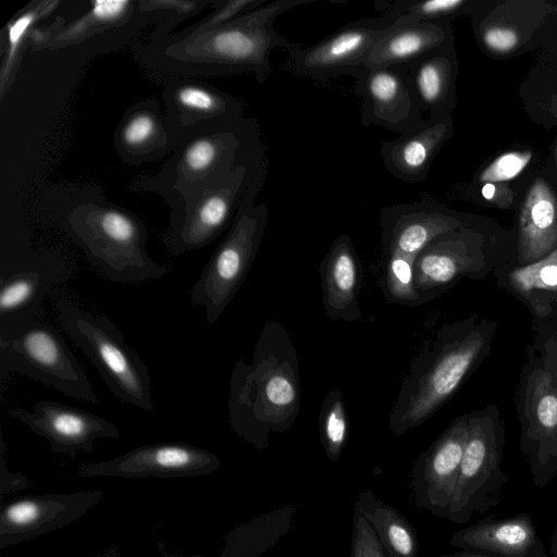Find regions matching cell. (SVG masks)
Listing matches in <instances>:
<instances>
[{
	"mask_svg": "<svg viewBox=\"0 0 557 557\" xmlns=\"http://www.w3.org/2000/svg\"><path fill=\"white\" fill-rule=\"evenodd\" d=\"M350 557H389L367 520L354 512Z\"/></svg>",
	"mask_w": 557,
	"mask_h": 557,
	"instance_id": "33",
	"label": "cell"
},
{
	"mask_svg": "<svg viewBox=\"0 0 557 557\" xmlns=\"http://www.w3.org/2000/svg\"><path fill=\"white\" fill-rule=\"evenodd\" d=\"M103 492L26 495L0 509V549L64 528L101 502Z\"/></svg>",
	"mask_w": 557,
	"mask_h": 557,
	"instance_id": "13",
	"label": "cell"
},
{
	"mask_svg": "<svg viewBox=\"0 0 557 557\" xmlns=\"http://www.w3.org/2000/svg\"><path fill=\"white\" fill-rule=\"evenodd\" d=\"M515 406L522 440L531 447L557 449V312L532 318Z\"/></svg>",
	"mask_w": 557,
	"mask_h": 557,
	"instance_id": "7",
	"label": "cell"
},
{
	"mask_svg": "<svg viewBox=\"0 0 557 557\" xmlns=\"http://www.w3.org/2000/svg\"><path fill=\"white\" fill-rule=\"evenodd\" d=\"M321 444L331 461H338L348 434V417L342 393L338 388L329 392L319 412Z\"/></svg>",
	"mask_w": 557,
	"mask_h": 557,
	"instance_id": "28",
	"label": "cell"
},
{
	"mask_svg": "<svg viewBox=\"0 0 557 557\" xmlns=\"http://www.w3.org/2000/svg\"><path fill=\"white\" fill-rule=\"evenodd\" d=\"M9 374L28 376L75 399L99 403L64 337L42 320L11 338H0V376Z\"/></svg>",
	"mask_w": 557,
	"mask_h": 557,
	"instance_id": "9",
	"label": "cell"
},
{
	"mask_svg": "<svg viewBox=\"0 0 557 557\" xmlns=\"http://www.w3.org/2000/svg\"><path fill=\"white\" fill-rule=\"evenodd\" d=\"M532 159L530 151H509L497 157L481 173L484 183H503L518 176Z\"/></svg>",
	"mask_w": 557,
	"mask_h": 557,
	"instance_id": "32",
	"label": "cell"
},
{
	"mask_svg": "<svg viewBox=\"0 0 557 557\" xmlns=\"http://www.w3.org/2000/svg\"><path fill=\"white\" fill-rule=\"evenodd\" d=\"M220 467L221 459L205 448L168 442L136 447L112 459L84 463L77 474L81 478L170 479L208 475Z\"/></svg>",
	"mask_w": 557,
	"mask_h": 557,
	"instance_id": "12",
	"label": "cell"
},
{
	"mask_svg": "<svg viewBox=\"0 0 557 557\" xmlns=\"http://www.w3.org/2000/svg\"><path fill=\"white\" fill-rule=\"evenodd\" d=\"M497 329L476 313L442 325L432 346L411 361L388 417L389 431L405 434L451 399L490 355Z\"/></svg>",
	"mask_w": 557,
	"mask_h": 557,
	"instance_id": "2",
	"label": "cell"
},
{
	"mask_svg": "<svg viewBox=\"0 0 557 557\" xmlns=\"http://www.w3.org/2000/svg\"><path fill=\"white\" fill-rule=\"evenodd\" d=\"M51 2L48 7L26 11L8 26V51L1 72V86L3 88L7 76L10 74L13 63L16 61L17 52L27 34L28 28L38 16H41L55 4ZM47 4V3H46Z\"/></svg>",
	"mask_w": 557,
	"mask_h": 557,
	"instance_id": "31",
	"label": "cell"
},
{
	"mask_svg": "<svg viewBox=\"0 0 557 557\" xmlns=\"http://www.w3.org/2000/svg\"><path fill=\"white\" fill-rule=\"evenodd\" d=\"M468 434V412L454 419L414 461L411 492L414 505L432 512L449 503L459 475Z\"/></svg>",
	"mask_w": 557,
	"mask_h": 557,
	"instance_id": "16",
	"label": "cell"
},
{
	"mask_svg": "<svg viewBox=\"0 0 557 557\" xmlns=\"http://www.w3.org/2000/svg\"><path fill=\"white\" fill-rule=\"evenodd\" d=\"M8 414L47 440L52 451L71 457L91 453L99 438L116 440L121 434L111 421L53 400L36 401L30 409L13 406Z\"/></svg>",
	"mask_w": 557,
	"mask_h": 557,
	"instance_id": "14",
	"label": "cell"
},
{
	"mask_svg": "<svg viewBox=\"0 0 557 557\" xmlns=\"http://www.w3.org/2000/svg\"><path fill=\"white\" fill-rule=\"evenodd\" d=\"M465 4V0H401L396 1L392 9L376 21L384 27L394 24L441 22Z\"/></svg>",
	"mask_w": 557,
	"mask_h": 557,
	"instance_id": "29",
	"label": "cell"
},
{
	"mask_svg": "<svg viewBox=\"0 0 557 557\" xmlns=\"http://www.w3.org/2000/svg\"><path fill=\"white\" fill-rule=\"evenodd\" d=\"M268 0H232L222 2V7L218 9L212 15L193 27L191 34L202 33L214 27L224 25L235 21L252 11L267 4Z\"/></svg>",
	"mask_w": 557,
	"mask_h": 557,
	"instance_id": "34",
	"label": "cell"
},
{
	"mask_svg": "<svg viewBox=\"0 0 557 557\" xmlns=\"http://www.w3.org/2000/svg\"><path fill=\"white\" fill-rule=\"evenodd\" d=\"M448 27L442 22L394 24L368 53L364 69L404 66L425 55L445 50Z\"/></svg>",
	"mask_w": 557,
	"mask_h": 557,
	"instance_id": "22",
	"label": "cell"
},
{
	"mask_svg": "<svg viewBox=\"0 0 557 557\" xmlns=\"http://www.w3.org/2000/svg\"><path fill=\"white\" fill-rule=\"evenodd\" d=\"M481 194L485 200L499 208L509 207L513 198L512 191L502 183H485Z\"/></svg>",
	"mask_w": 557,
	"mask_h": 557,
	"instance_id": "38",
	"label": "cell"
},
{
	"mask_svg": "<svg viewBox=\"0 0 557 557\" xmlns=\"http://www.w3.org/2000/svg\"><path fill=\"white\" fill-rule=\"evenodd\" d=\"M482 39L486 48L498 53L510 52L519 42V36L513 28L499 25L486 28Z\"/></svg>",
	"mask_w": 557,
	"mask_h": 557,
	"instance_id": "35",
	"label": "cell"
},
{
	"mask_svg": "<svg viewBox=\"0 0 557 557\" xmlns=\"http://www.w3.org/2000/svg\"><path fill=\"white\" fill-rule=\"evenodd\" d=\"M296 510L295 504L285 505L236 527L219 557H259L290 530Z\"/></svg>",
	"mask_w": 557,
	"mask_h": 557,
	"instance_id": "26",
	"label": "cell"
},
{
	"mask_svg": "<svg viewBox=\"0 0 557 557\" xmlns=\"http://www.w3.org/2000/svg\"><path fill=\"white\" fill-rule=\"evenodd\" d=\"M493 275L496 285L521 302L532 318L557 312V247L527 265L504 263Z\"/></svg>",
	"mask_w": 557,
	"mask_h": 557,
	"instance_id": "23",
	"label": "cell"
},
{
	"mask_svg": "<svg viewBox=\"0 0 557 557\" xmlns=\"http://www.w3.org/2000/svg\"><path fill=\"white\" fill-rule=\"evenodd\" d=\"M262 165L264 158L240 164L230 174L215 178L205 199L174 220L166 239L169 251L180 256L211 243L235 218L255 173Z\"/></svg>",
	"mask_w": 557,
	"mask_h": 557,
	"instance_id": "10",
	"label": "cell"
},
{
	"mask_svg": "<svg viewBox=\"0 0 557 557\" xmlns=\"http://www.w3.org/2000/svg\"><path fill=\"white\" fill-rule=\"evenodd\" d=\"M413 256L383 252L382 287L388 300L406 306L424 304L416 287Z\"/></svg>",
	"mask_w": 557,
	"mask_h": 557,
	"instance_id": "27",
	"label": "cell"
},
{
	"mask_svg": "<svg viewBox=\"0 0 557 557\" xmlns=\"http://www.w3.org/2000/svg\"><path fill=\"white\" fill-rule=\"evenodd\" d=\"M557 247V197L543 178L530 187L520 209L515 256L510 261L527 265Z\"/></svg>",
	"mask_w": 557,
	"mask_h": 557,
	"instance_id": "21",
	"label": "cell"
},
{
	"mask_svg": "<svg viewBox=\"0 0 557 557\" xmlns=\"http://www.w3.org/2000/svg\"><path fill=\"white\" fill-rule=\"evenodd\" d=\"M310 0H273L235 21L203 32L196 40L205 59L220 73L252 72L262 84L272 74L270 55L274 49L293 50L274 28V21L287 10ZM194 42V44H195Z\"/></svg>",
	"mask_w": 557,
	"mask_h": 557,
	"instance_id": "6",
	"label": "cell"
},
{
	"mask_svg": "<svg viewBox=\"0 0 557 557\" xmlns=\"http://www.w3.org/2000/svg\"><path fill=\"white\" fill-rule=\"evenodd\" d=\"M450 132L451 123L443 113L431 115L398 137L384 141L381 158L385 169L403 182H422Z\"/></svg>",
	"mask_w": 557,
	"mask_h": 557,
	"instance_id": "20",
	"label": "cell"
},
{
	"mask_svg": "<svg viewBox=\"0 0 557 557\" xmlns=\"http://www.w3.org/2000/svg\"><path fill=\"white\" fill-rule=\"evenodd\" d=\"M447 50L425 55L399 67L412 96L423 113L443 114L451 97L455 78V62Z\"/></svg>",
	"mask_w": 557,
	"mask_h": 557,
	"instance_id": "24",
	"label": "cell"
},
{
	"mask_svg": "<svg viewBox=\"0 0 557 557\" xmlns=\"http://www.w3.org/2000/svg\"><path fill=\"white\" fill-rule=\"evenodd\" d=\"M176 102L186 111L202 113L205 116L235 119L240 115L242 104L236 99L208 88L186 85L176 91Z\"/></svg>",
	"mask_w": 557,
	"mask_h": 557,
	"instance_id": "30",
	"label": "cell"
},
{
	"mask_svg": "<svg viewBox=\"0 0 557 557\" xmlns=\"http://www.w3.org/2000/svg\"><path fill=\"white\" fill-rule=\"evenodd\" d=\"M67 230L90 265L108 281L138 284L170 272L147 253L143 225L122 211L104 209L74 216Z\"/></svg>",
	"mask_w": 557,
	"mask_h": 557,
	"instance_id": "5",
	"label": "cell"
},
{
	"mask_svg": "<svg viewBox=\"0 0 557 557\" xmlns=\"http://www.w3.org/2000/svg\"><path fill=\"white\" fill-rule=\"evenodd\" d=\"M383 252L417 255L433 239L467 226L466 222L429 201H414L383 208L380 215Z\"/></svg>",
	"mask_w": 557,
	"mask_h": 557,
	"instance_id": "18",
	"label": "cell"
},
{
	"mask_svg": "<svg viewBox=\"0 0 557 557\" xmlns=\"http://www.w3.org/2000/svg\"><path fill=\"white\" fill-rule=\"evenodd\" d=\"M234 433L259 450L271 433L288 431L300 412L299 360L285 326L269 320L250 362L239 359L230 377L227 400Z\"/></svg>",
	"mask_w": 557,
	"mask_h": 557,
	"instance_id": "1",
	"label": "cell"
},
{
	"mask_svg": "<svg viewBox=\"0 0 557 557\" xmlns=\"http://www.w3.org/2000/svg\"><path fill=\"white\" fill-rule=\"evenodd\" d=\"M71 275L59 256L30 255L0 273V338H11L41 321V304Z\"/></svg>",
	"mask_w": 557,
	"mask_h": 557,
	"instance_id": "11",
	"label": "cell"
},
{
	"mask_svg": "<svg viewBox=\"0 0 557 557\" xmlns=\"http://www.w3.org/2000/svg\"><path fill=\"white\" fill-rule=\"evenodd\" d=\"M354 512L372 527L389 557H417L416 529L396 508L377 498L372 490L366 488L358 494Z\"/></svg>",
	"mask_w": 557,
	"mask_h": 557,
	"instance_id": "25",
	"label": "cell"
},
{
	"mask_svg": "<svg viewBox=\"0 0 557 557\" xmlns=\"http://www.w3.org/2000/svg\"><path fill=\"white\" fill-rule=\"evenodd\" d=\"M322 304L332 321L354 322L362 319L359 292L362 268L349 235L337 236L319 267Z\"/></svg>",
	"mask_w": 557,
	"mask_h": 557,
	"instance_id": "19",
	"label": "cell"
},
{
	"mask_svg": "<svg viewBox=\"0 0 557 557\" xmlns=\"http://www.w3.org/2000/svg\"><path fill=\"white\" fill-rule=\"evenodd\" d=\"M355 77L363 126L373 124L403 134L424 120L399 67H362Z\"/></svg>",
	"mask_w": 557,
	"mask_h": 557,
	"instance_id": "17",
	"label": "cell"
},
{
	"mask_svg": "<svg viewBox=\"0 0 557 557\" xmlns=\"http://www.w3.org/2000/svg\"><path fill=\"white\" fill-rule=\"evenodd\" d=\"M154 128L156 124L151 116L136 114L124 126L123 140L133 147L140 146L153 135Z\"/></svg>",
	"mask_w": 557,
	"mask_h": 557,
	"instance_id": "36",
	"label": "cell"
},
{
	"mask_svg": "<svg viewBox=\"0 0 557 557\" xmlns=\"http://www.w3.org/2000/svg\"><path fill=\"white\" fill-rule=\"evenodd\" d=\"M495 540L507 546L521 544L527 539L525 530L519 524H505L495 531Z\"/></svg>",
	"mask_w": 557,
	"mask_h": 557,
	"instance_id": "39",
	"label": "cell"
},
{
	"mask_svg": "<svg viewBox=\"0 0 557 557\" xmlns=\"http://www.w3.org/2000/svg\"><path fill=\"white\" fill-rule=\"evenodd\" d=\"M265 178V164L255 173L232 226L190 289V301L202 306L207 323L214 324L243 285L261 245L268 209L255 199Z\"/></svg>",
	"mask_w": 557,
	"mask_h": 557,
	"instance_id": "4",
	"label": "cell"
},
{
	"mask_svg": "<svg viewBox=\"0 0 557 557\" xmlns=\"http://www.w3.org/2000/svg\"><path fill=\"white\" fill-rule=\"evenodd\" d=\"M111 557H120V555L115 552V554L112 555Z\"/></svg>",
	"mask_w": 557,
	"mask_h": 557,
	"instance_id": "42",
	"label": "cell"
},
{
	"mask_svg": "<svg viewBox=\"0 0 557 557\" xmlns=\"http://www.w3.org/2000/svg\"><path fill=\"white\" fill-rule=\"evenodd\" d=\"M55 313L61 329L97 368L112 395L151 413L153 401L148 368L116 325L107 315L67 299L55 301Z\"/></svg>",
	"mask_w": 557,
	"mask_h": 557,
	"instance_id": "3",
	"label": "cell"
},
{
	"mask_svg": "<svg viewBox=\"0 0 557 557\" xmlns=\"http://www.w3.org/2000/svg\"><path fill=\"white\" fill-rule=\"evenodd\" d=\"M556 161H557V150H556Z\"/></svg>",
	"mask_w": 557,
	"mask_h": 557,
	"instance_id": "43",
	"label": "cell"
},
{
	"mask_svg": "<svg viewBox=\"0 0 557 557\" xmlns=\"http://www.w3.org/2000/svg\"><path fill=\"white\" fill-rule=\"evenodd\" d=\"M4 442L1 440V459H0V496L25 490L28 486V479L21 472H11L4 461Z\"/></svg>",
	"mask_w": 557,
	"mask_h": 557,
	"instance_id": "37",
	"label": "cell"
},
{
	"mask_svg": "<svg viewBox=\"0 0 557 557\" xmlns=\"http://www.w3.org/2000/svg\"><path fill=\"white\" fill-rule=\"evenodd\" d=\"M515 249L467 225L440 235L414 259L416 287L424 302L440 297L462 278L485 280L513 259Z\"/></svg>",
	"mask_w": 557,
	"mask_h": 557,
	"instance_id": "8",
	"label": "cell"
},
{
	"mask_svg": "<svg viewBox=\"0 0 557 557\" xmlns=\"http://www.w3.org/2000/svg\"><path fill=\"white\" fill-rule=\"evenodd\" d=\"M143 5H149L150 8H165L172 9L181 13L190 12L197 5V2H187V1H149L143 2Z\"/></svg>",
	"mask_w": 557,
	"mask_h": 557,
	"instance_id": "40",
	"label": "cell"
},
{
	"mask_svg": "<svg viewBox=\"0 0 557 557\" xmlns=\"http://www.w3.org/2000/svg\"><path fill=\"white\" fill-rule=\"evenodd\" d=\"M159 552H160V557H203L201 555H175V554H171L169 552H166L163 547H162V544L159 543Z\"/></svg>",
	"mask_w": 557,
	"mask_h": 557,
	"instance_id": "41",
	"label": "cell"
},
{
	"mask_svg": "<svg viewBox=\"0 0 557 557\" xmlns=\"http://www.w3.org/2000/svg\"><path fill=\"white\" fill-rule=\"evenodd\" d=\"M386 29L376 18L354 22L309 47L290 50V62L298 74L317 81L355 76Z\"/></svg>",
	"mask_w": 557,
	"mask_h": 557,
	"instance_id": "15",
	"label": "cell"
}]
</instances>
